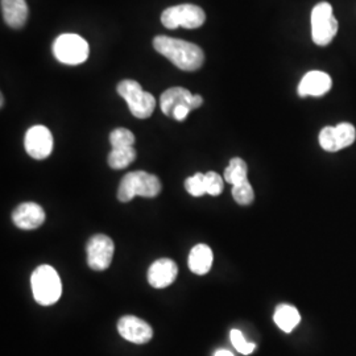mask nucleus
Instances as JSON below:
<instances>
[{
    "label": "nucleus",
    "mask_w": 356,
    "mask_h": 356,
    "mask_svg": "<svg viewBox=\"0 0 356 356\" xmlns=\"http://www.w3.org/2000/svg\"><path fill=\"white\" fill-rule=\"evenodd\" d=\"M153 47L184 72H195L204 65V51L189 41L169 36H157L153 40Z\"/></svg>",
    "instance_id": "nucleus-1"
},
{
    "label": "nucleus",
    "mask_w": 356,
    "mask_h": 356,
    "mask_svg": "<svg viewBox=\"0 0 356 356\" xmlns=\"http://www.w3.org/2000/svg\"><path fill=\"white\" fill-rule=\"evenodd\" d=\"M161 191V182L154 175L144 170L131 172L122 178L118 189V200L120 202H129L135 197L153 198Z\"/></svg>",
    "instance_id": "nucleus-2"
},
{
    "label": "nucleus",
    "mask_w": 356,
    "mask_h": 356,
    "mask_svg": "<svg viewBox=\"0 0 356 356\" xmlns=\"http://www.w3.org/2000/svg\"><path fill=\"white\" fill-rule=\"evenodd\" d=\"M35 301L42 306L56 304L63 294V284L57 270L51 266H40L31 277Z\"/></svg>",
    "instance_id": "nucleus-3"
},
{
    "label": "nucleus",
    "mask_w": 356,
    "mask_h": 356,
    "mask_svg": "<svg viewBox=\"0 0 356 356\" xmlns=\"http://www.w3.org/2000/svg\"><path fill=\"white\" fill-rule=\"evenodd\" d=\"M118 94L127 102L131 114L138 119H147L153 114L156 101L152 94L144 91L139 82L124 79L118 83Z\"/></svg>",
    "instance_id": "nucleus-4"
},
{
    "label": "nucleus",
    "mask_w": 356,
    "mask_h": 356,
    "mask_svg": "<svg viewBox=\"0 0 356 356\" xmlns=\"http://www.w3.org/2000/svg\"><path fill=\"white\" fill-rule=\"evenodd\" d=\"M89 53L88 41L76 33H64L56 38L53 44V54L61 64H83Z\"/></svg>",
    "instance_id": "nucleus-5"
},
{
    "label": "nucleus",
    "mask_w": 356,
    "mask_h": 356,
    "mask_svg": "<svg viewBox=\"0 0 356 356\" xmlns=\"http://www.w3.org/2000/svg\"><path fill=\"white\" fill-rule=\"evenodd\" d=\"M338 33V22L330 3H318L312 11V38L319 45H329Z\"/></svg>",
    "instance_id": "nucleus-6"
},
{
    "label": "nucleus",
    "mask_w": 356,
    "mask_h": 356,
    "mask_svg": "<svg viewBox=\"0 0 356 356\" xmlns=\"http://www.w3.org/2000/svg\"><path fill=\"white\" fill-rule=\"evenodd\" d=\"M204 22L206 13L195 4H179L169 7L161 13V23L168 29H176L178 26L195 29L204 26Z\"/></svg>",
    "instance_id": "nucleus-7"
},
{
    "label": "nucleus",
    "mask_w": 356,
    "mask_h": 356,
    "mask_svg": "<svg viewBox=\"0 0 356 356\" xmlns=\"http://www.w3.org/2000/svg\"><path fill=\"white\" fill-rule=\"evenodd\" d=\"M114 242L104 234L94 235L88 243V264L94 270H104L111 266Z\"/></svg>",
    "instance_id": "nucleus-8"
},
{
    "label": "nucleus",
    "mask_w": 356,
    "mask_h": 356,
    "mask_svg": "<svg viewBox=\"0 0 356 356\" xmlns=\"http://www.w3.org/2000/svg\"><path fill=\"white\" fill-rule=\"evenodd\" d=\"M26 151L35 160H44L53 151V136L45 126H33L26 131L24 138Z\"/></svg>",
    "instance_id": "nucleus-9"
},
{
    "label": "nucleus",
    "mask_w": 356,
    "mask_h": 356,
    "mask_svg": "<svg viewBox=\"0 0 356 356\" xmlns=\"http://www.w3.org/2000/svg\"><path fill=\"white\" fill-rule=\"evenodd\" d=\"M202 103H204V99L201 95H197V94L194 95L185 88H170L164 91L160 97L161 111L166 116H170V118L173 116L175 110L181 104L189 106L193 111L195 108H200L202 106Z\"/></svg>",
    "instance_id": "nucleus-10"
},
{
    "label": "nucleus",
    "mask_w": 356,
    "mask_h": 356,
    "mask_svg": "<svg viewBox=\"0 0 356 356\" xmlns=\"http://www.w3.org/2000/svg\"><path fill=\"white\" fill-rule=\"evenodd\" d=\"M118 331L126 341L136 344L148 343L153 337L152 327L145 321L134 316L119 319Z\"/></svg>",
    "instance_id": "nucleus-11"
},
{
    "label": "nucleus",
    "mask_w": 356,
    "mask_h": 356,
    "mask_svg": "<svg viewBox=\"0 0 356 356\" xmlns=\"http://www.w3.org/2000/svg\"><path fill=\"white\" fill-rule=\"evenodd\" d=\"M13 220L15 226L19 229H38L45 222V211L40 204L24 202L15 209Z\"/></svg>",
    "instance_id": "nucleus-12"
},
{
    "label": "nucleus",
    "mask_w": 356,
    "mask_h": 356,
    "mask_svg": "<svg viewBox=\"0 0 356 356\" xmlns=\"http://www.w3.org/2000/svg\"><path fill=\"white\" fill-rule=\"evenodd\" d=\"M177 264L170 259H159L148 269V282L156 289H164L177 279Z\"/></svg>",
    "instance_id": "nucleus-13"
},
{
    "label": "nucleus",
    "mask_w": 356,
    "mask_h": 356,
    "mask_svg": "<svg viewBox=\"0 0 356 356\" xmlns=\"http://www.w3.org/2000/svg\"><path fill=\"white\" fill-rule=\"evenodd\" d=\"M332 86L331 76L321 72L312 70L306 73L298 85V95L300 97H322L325 95Z\"/></svg>",
    "instance_id": "nucleus-14"
},
{
    "label": "nucleus",
    "mask_w": 356,
    "mask_h": 356,
    "mask_svg": "<svg viewBox=\"0 0 356 356\" xmlns=\"http://www.w3.org/2000/svg\"><path fill=\"white\" fill-rule=\"evenodd\" d=\"M1 15L4 22L15 29L24 26L28 19L26 0H0Z\"/></svg>",
    "instance_id": "nucleus-15"
},
{
    "label": "nucleus",
    "mask_w": 356,
    "mask_h": 356,
    "mask_svg": "<svg viewBox=\"0 0 356 356\" xmlns=\"http://www.w3.org/2000/svg\"><path fill=\"white\" fill-rule=\"evenodd\" d=\"M213 251L207 244H197L195 247L191 248V254H189V269L195 275H206L209 273V270L211 269L213 266Z\"/></svg>",
    "instance_id": "nucleus-16"
},
{
    "label": "nucleus",
    "mask_w": 356,
    "mask_h": 356,
    "mask_svg": "<svg viewBox=\"0 0 356 356\" xmlns=\"http://www.w3.org/2000/svg\"><path fill=\"white\" fill-rule=\"evenodd\" d=\"M273 319H275V323L280 327L281 330L291 332L300 323L301 316L294 306L280 305L277 306Z\"/></svg>",
    "instance_id": "nucleus-17"
},
{
    "label": "nucleus",
    "mask_w": 356,
    "mask_h": 356,
    "mask_svg": "<svg viewBox=\"0 0 356 356\" xmlns=\"http://www.w3.org/2000/svg\"><path fill=\"white\" fill-rule=\"evenodd\" d=\"M247 175H248V166L245 164V161L235 157L229 161V166L225 170V181H227L232 186L239 185L244 181H247Z\"/></svg>",
    "instance_id": "nucleus-18"
},
{
    "label": "nucleus",
    "mask_w": 356,
    "mask_h": 356,
    "mask_svg": "<svg viewBox=\"0 0 356 356\" xmlns=\"http://www.w3.org/2000/svg\"><path fill=\"white\" fill-rule=\"evenodd\" d=\"M136 159V151L134 147L129 148H113L108 154L107 163L113 169H124L131 165Z\"/></svg>",
    "instance_id": "nucleus-19"
},
{
    "label": "nucleus",
    "mask_w": 356,
    "mask_h": 356,
    "mask_svg": "<svg viewBox=\"0 0 356 356\" xmlns=\"http://www.w3.org/2000/svg\"><path fill=\"white\" fill-rule=\"evenodd\" d=\"M113 148H129L135 144V135L127 128H116L110 134Z\"/></svg>",
    "instance_id": "nucleus-20"
},
{
    "label": "nucleus",
    "mask_w": 356,
    "mask_h": 356,
    "mask_svg": "<svg viewBox=\"0 0 356 356\" xmlns=\"http://www.w3.org/2000/svg\"><path fill=\"white\" fill-rule=\"evenodd\" d=\"M232 197L236 204H242V206H247V204L254 202V189H252L251 184L248 182V179L239 185L232 186Z\"/></svg>",
    "instance_id": "nucleus-21"
},
{
    "label": "nucleus",
    "mask_w": 356,
    "mask_h": 356,
    "mask_svg": "<svg viewBox=\"0 0 356 356\" xmlns=\"http://www.w3.org/2000/svg\"><path fill=\"white\" fill-rule=\"evenodd\" d=\"M319 145L322 147V149H325L326 152H338L341 151L339 143L335 135V127L322 128V131L319 132Z\"/></svg>",
    "instance_id": "nucleus-22"
},
{
    "label": "nucleus",
    "mask_w": 356,
    "mask_h": 356,
    "mask_svg": "<svg viewBox=\"0 0 356 356\" xmlns=\"http://www.w3.org/2000/svg\"><path fill=\"white\" fill-rule=\"evenodd\" d=\"M335 135L339 143L341 149L350 147L356 140V129L350 123H341L335 126Z\"/></svg>",
    "instance_id": "nucleus-23"
},
{
    "label": "nucleus",
    "mask_w": 356,
    "mask_h": 356,
    "mask_svg": "<svg viewBox=\"0 0 356 356\" xmlns=\"http://www.w3.org/2000/svg\"><path fill=\"white\" fill-rule=\"evenodd\" d=\"M185 188L188 193L193 197H202L206 194V181H204V173H195L194 176L186 178Z\"/></svg>",
    "instance_id": "nucleus-24"
},
{
    "label": "nucleus",
    "mask_w": 356,
    "mask_h": 356,
    "mask_svg": "<svg viewBox=\"0 0 356 356\" xmlns=\"http://www.w3.org/2000/svg\"><path fill=\"white\" fill-rule=\"evenodd\" d=\"M229 338H231V343L235 347V350H238L243 355H250L252 354L254 350V343H248L244 337H243L242 332L238 330V329H234L229 332Z\"/></svg>",
    "instance_id": "nucleus-25"
},
{
    "label": "nucleus",
    "mask_w": 356,
    "mask_h": 356,
    "mask_svg": "<svg viewBox=\"0 0 356 356\" xmlns=\"http://www.w3.org/2000/svg\"><path fill=\"white\" fill-rule=\"evenodd\" d=\"M204 181H206V191L207 194L216 197L222 194L223 191V178L220 177L216 172H207L204 173Z\"/></svg>",
    "instance_id": "nucleus-26"
},
{
    "label": "nucleus",
    "mask_w": 356,
    "mask_h": 356,
    "mask_svg": "<svg viewBox=\"0 0 356 356\" xmlns=\"http://www.w3.org/2000/svg\"><path fill=\"white\" fill-rule=\"evenodd\" d=\"M191 108L189 106H186V104H181V106H178L177 108L175 110V113H173V119H176L178 122H182V120H185L186 118H188V115L191 113Z\"/></svg>",
    "instance_id": "nucleus-27"
},
{
    "label": "nucleus",
    "mask_w": 356,
    "mask_h": 356,
    "mask_svg": "<svg viewBox=\"0 0 356 356\" xmlns=\"http://www.w3.org/2000/svg\"><path fill=\"white\" fill-rule=\"evenodd\" d=\"M214 356H234L229 351L227 350H219V351H216V355Z\"/></svg>",
    "instance_id": "nucleus-28"
}]
</instances>
